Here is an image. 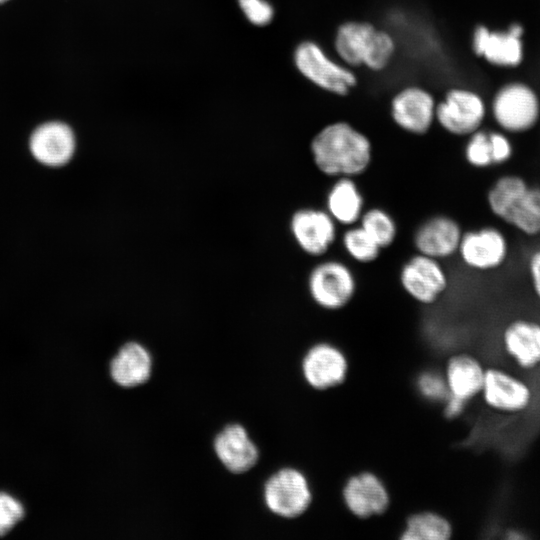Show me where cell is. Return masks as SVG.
I'll use <instances>...</instances> for the list:
<instances>
[{
  "instance_id": "cell-31",
  "label": "cell",
  "mask_w": 540,
  "mask_h": 540,
  "mask_svg": "<svg viewBox=\"0 0 540 540\" xmlns=\"http://www.w3.org/2000/svg\"><path fill=\"white\" fill-rule=\"evenodd\" d=\"M488 135L493 167L509 163L514 156V147L507 133L490 131Z\"/></svg>"
},
{
  "instance_id": "cell-26",
  "label": "cell",
  "mask_w": 540,
  "mask_h": 540,
  "mask_svg": "<svg viewBox=\"0 0 540 540\" xmlns=\"http://www.w3.org/2000/svg\"><path fill=\"white\" fill-rule=\"evenodd\" d=\"M383 250L392 246L398 235L393 216L383 208L365 209L358 223Z\"/></svg>"
},
{
  "instance_id": "cell-32",
  "label": "cell",
  "mask_w": 540,
  "mask_h": 540,
  "mask_svg": "<svg viewBox=\"0 0 540 540\" xmlns=\"http://www.w3.org/2000/svg\"><path fill=\"white\" fill-rule=\"evenodd\" d=\"M238 2L246 18L255 25H266L273 18V7L265 0H238Z\"/></svg>"
},
{
  "instance_id": "cell-10",
  "label": "cell",
  "mask_w": 540,
  "mask_h": 540,
  "mask_svg": "<svg viewBox=\"0 0 540 540\" xmlns=\"http://www.w3.org/2000/svg\"><path fill=\"white\" fill-rule=\"evenodd\" d=\"M290 232L305 254L321 258L336 241L337 223L325 209L304 207L292 214Z\"/></svg>"
},
{
  "instance_id": "cell-22",
  "label": "cell",
  "mask_w": 540,
  "mask_h": 540,
  "mask_svg": "<svg viewBox=\"0 0 540 540\" xmlns=\"http://www.w3.org/2000/svg\"><path fill=\"white\" fill-rule=\"evenodd\" d=\"M152 372V358L148 350L137 342L123 345L110 364L115 383L131 388L145 383Z\"/></svg>"
},
{
  "instance_id": "cell-28",
  "label": "cell",
  "mask_w": 540,
  "mask_h": 540,
  "mask_svg": "<svg viewBox=\"0 0 540 540\" xmlns=\"http://www.w3.org/2000/svg\"><path fill=\"white\" fill-rule=\"evenodd\" d=\"M466 163L477 170L493 167L488 132L479 129L468 136L464 147Z\"/></svg>"
},
{
  "instance_id": "cell-36",
  "label": "cell",
  "mask_w": 540,
  "mask_h": 540,
  "mask_svg": "<svg viewBox=\"0 0 540 540\" xmlns=\"http://www.w3.org/2000/svg\"><path fill=\"white\" fill-rule=\"evenodd\" d=\"M5 1H7V0H0V3L5 2Z\"/></svg>"
},
{
  "instance_id": "cell-11",
  "label": "cell",
  "mask_w": 540,
  "mask_h": 540,
  "mask_svg": "<svg viewBox=\"0 0 540 540\" xmlns=\"http://www.w3.org/2000/svg\"><path fill=\"white\" fill-rule=\"evenodd\" d=\"M345 353L330 342L310 346L301 361L305 382L313 389L324 391L341 385L348 374Z\"/></svg>"
},
{
  "instance_id": "cell-14",
  "label": "cell",
  "mask_w": 540,
  "mask_h": 540,
  "mask_svg": "<svg viewBox=\"0 0 540 540\" xmlns=\"http://www.w3.org/2000/svg\"><path fill=\"white\" fill-rule=\"evenodd\" d=\"M506 357L522 371L540 368V321L529 317L511 319L501 332Z\"/></svg>"
},
{
  "instance_id": "cell-2",
  "label": "cell",
  "mask_w": 540,
  "mask_h": 540,
  "mask_svg": "<svg viewBox=\"0 0 540 540\" xmlns=\"http://www.w3.org/2000/svg\"><path fill=\"white\" fill-rule=\"evenodd\" d=\"M335 49L348 65L381 70L389 63L395 44L392 37L366 22H346L335 36Z\"/></svg>"
},
{
  "instance_id": "cell-29",
  "label": "cell",
  "mask_w": 540,
  "mask_h": 540,
  "mask_svg": "<svg viewBox=\"0 0 540 540\" xmlns=\"http://www.w3.org/2000/svg\"><path fill=\"white\" fill-rule=\"evenodd\" d=\"M416 387L421 396L433 402H444L449 395L444 374L436 370L420 373L416 380Z\"/></svg>"
},
{
  "instance_id": "cell-19",
  "label": "cell",
  "mask_w": 540,
  "mask_h": 540,
  "mask_svg": "<svg viewBox=\"0 0 540 540\" xmlns=\"http://www.w3.org/2000/svg\"><path fill=\"white\" fill-rule=\"evenodd\" d=\"M485 369L481 360L472 354L453 355L443 372L449 395L466 403L480 396Z\"/></svg>"
},
{
  "instance_id": "cell-7",
  "label": "cell",
  "mask_w": 540,
  "mask_h": 540,
  "mask_svg": "<svg viewBox=\"0 0 540 540\" xmlns=\"http://www.w3.org/2000/svg\"><path fill=\"white\" fill-rule=\"evenodd\" d=\"M492 112L498 126L509 134L529 132L540 117L536 95L522 84H511L500 90L493 102Z\"/></svg>"
},
{
  "instance_id": "cell-3",
  "label": "cell",
  "mask_w": 540,
  "mask_h": 540,
  "mask_svg": "<svg viewBox=\"0 0 540 540\" xmlns=\"http://www.w3.org/2000/svg\"><path fill=\"white\" fill-rule=\"evenodd\" d=\"M313 302L327 311L346 307L357 292V280L351 268L338 259H324L312 267L307 279Z\"/></svg>"
},
{
  "instance_id": "cell-17",
  "label": "cell",
  "mask_w": 540,
  "mask_h": 540,
  "mask_svg": "<svg viewBox=\"0 0 540 540\" xmlns=\"http://www.w3.org/2000/svg\"><path fill=\"white\" fill-rule=\"evenodd\" d=\"M435 110L433 97L418 87L400 91L391 105L394 122L404 131L415 135L428 132L435 119Z\"/></svg>"
},
{
  "instance_id": "cell-6",
  "label": "cell",
  "mask_w": 540,
  "mask_h": 540,
  "mask_svg": "<svg viewBox=\"0 0 540 540\" xmlns=\"http://www.w3.org/2000/svg\"><path fill=\"white\" fill-rule=\"evenodd\" d=\"M264 500L272 513L290 519L308 510L313 500V492L302 471L286 467L275 472L266 481Z\"/></svg>"
},
{
  "instance_id": "cell-23",
  "label": "cell",
  "mask_w": 540,
  "mask_h": 540,
  "mask_svg": "<svg viewBox=\"0 0 540 540\" xmlns=\"http://www.w3.org/2000/svg\"><path fill=\"white\" fill-rule=\"evenodd\" d=\"M522 174L508 172L499 175L486 191L485 202L490 214L506 225L509 216L530 186Z\"/></svg>"
},
{
  "instance_id": "cell-16",
  "label": "cell",
  "mask_w": 540,
  "mask_h": 540,
  "mask_svg": "<svg viewBox=\"0 0 540 540\" xmlns=\"http://www.w3.org/2000/svg\"><path fill=\"white\" fill-rule=\"evenodd\" d=\"M76 141L72 129L63 122L51 121L39 125L31 134L29 148L41 164L58 167L73 157Z\"/></svg>"
},
{
  "instance_id": "cell-5",
  "label": "cell",
  "mask_w": 540,
  "mask_h": 540,
  "mask_svg": "<svg viewBox=\"0 0 540 540\" xmlns=\"http://www.w3.org/2000/svg\"><path fill=\"white\" fill-rule=\"evenodd\" d=\"M457 255L473 271H496L508 261L510 242L500 227L484 225L463 232Z\"/></svg>"
},
{
  "instance_id": "cell-30",
  "label": "cell",
  "mask_w": 540,
  "mask_h": 540,
  "mask_svg": "<svg viewBox=\"0 0 540 540\" xmlns=\"http://www.w3.org/2000/svg\"><path fill=\"white\" fill-rule=\"evenodd\" d=\"M23 505L13 496L0 492V536L7 534L24 517Z\"/></svg>"
},
{
  "instance_id": "cell-13",
  "label": "cell",
  "mask_w": 540,
  "mask_h": 540,
  "mask_svg": "<svg viewBox=\"0 0 540 540\" xmlns=\"http://www.w3.org/2000/svg\"><path fill=\"white\" fill-rule=\"evenodd\" d=\"M463 232L453 217L433 215L415 229L413 246L417 253L442 261L457 254Z\"/></svg>"
},
{
  "instance_id": "cell-33",
  "label": "cell",
  "mask_w": 540,
  "mask_h": 540,
  "mask_svg": "<svg viewBox=\"0 0 540 540\" xmlns=\"http://www.w3.org/2000/svg\"><path fill=\"white\" fill-rule=\"evenodd\" d=\"M527 272L534 297L540 302V246L531 251L527 258Z\"/></svg>"
},
{
  "instance_id": "cell-15",
  "label": "cell",
  "mask_w": 540,
  "mask_h": 540,
  "mask_svg": "<svg viewBox=\"0 0 540 540\" xmlns=\"http://www.w3.org/2000/svg\"><path fill=\"white\" fill-rule=\"evenodd\" d=\"M342 499L348 511L362 519L383 514L390 504L385 483L369 471L359 472L346 480Z\"/></svg>"
},
{
  "instance_id": "cell-27",
  "label": "cell",
  "mask_w": 540,
  "mask_h": 540,
  "mask_svg": "<svg viewBox=\"0 0 540 540\" xmlns=\"http://www.w3.org/2000/svg\"><path fill=\"white\" fill-rule=\"evenodd\" d=\"M341 243L346 254L360 264L375 262L382 251L379 245L359 224L346 227L341 237Z\"/></svg>"
},
{
  "instance_id": "cell-4",
  "label": "cell",
  "mask_w": 540,
  "mask_h": 540,
  "mask_svg": "<svg viewBox=\"0 0 540 540\" xmlns=\"http://www.w3.org/2000/svg\"><path fill=\"white\" fill-rule=\"evenodd\" d=\"M480 396L489 409L505 415L528 411L535 398L529 382L499 366L486 367Z\"/></svg>"
},
{
  "instance_id": "cell-34",
  "label": "cell",
  "mask_w": 540,
  "mask_h": 540,
  "mask_svg": "<svg viewBox=\"0 0 540 540\" xmlns=\"http://www.w3.org/2000/svg\"><path fill=\"white\" fill-rule=\"evenodd\" d=\"M443 403H444V412L446 416L450 418H454L461 415L468 404L465 401L458 399L456 397H453L451 395H448V397L445 399Z\"/></svg>"
},
{
  "instance_id": "cell-12",
  "label": "cell",
  "mask_w": 540,
  "mask_h": 540,
  "mask_svg": "<svg viewBox=\"0 0 540 540\" xmlns=\"http://www.w3.org/2000/svg\"><path fill=\"white\" fill-rule=\"evenodd\" d=\"M485 113V105L477 94L453 89L436 106L435 119L448 133L469 136L481 129Z\"/></svg>"
},
{
  "instance_id": "cell-21",
  "label": "cell",
  "mask_w": 540,
  "mask_h": 540,
  "mask_svg": "<svg viewBox=\"0 0 540 540\" xmlns=\"http://www.w3.org/2000/svg\"><path fill=\"white\" fill-rule=\"evenodd\" d=\"M324 209L337 225L358 224L365 211V201L355 178H335L326 194Z\"/></svg>"
},
{
  "instance_id": "cell-8",
  "label": "cell",
  "mask_w": 540,
  "mask_h": 540,
  "mask_svg": "<svg viewBox=\"0 0 540 540\" xmlns=\"http://www.w3.org/2000/svg\"><path fill=\"white\" fill-rule=\"evenodd\" d=\"M294 60L302 75L326 91L345 95L356 84L352 71L330 59L314 42L298 45Z\"/></svg>"
},
{
  "instance_id": "cell-24",
  "label": "cell",
  "mask_w": 540,
  "mask_h": 540,
  "mask_svg": "<svg viewBox=\"0 0 540 540\" xmlns=\"http://www.w3.org/2000/svg\"><path fill=\"white\" fill-rule=\"evenodd\" d=\"M506 226L528 238L540 237V185L530 184L513 208Z\"/></svg>"
},
{
  "instance_id": "cell-20",
  "label": "cell",
  "mask_w": 540,
  "mask_h": 540,
  "mask_svg": "<svg viewBox=\"0 0 540 540\" xmlns=\"http://www.w3.org/2000/svg\"><path fill=\"white\" fill-rule=\"evenodd\" d=\"M214 449L221 463L233 473H243L258 460V450L244 427L232 424L215 438Z\"/></svg>"
},
{
  "instance_id": "cell-35",
  "label": "cell",
  "mask_w": 540,
  "mask_h": 540,
  "mask_svg": "<svg viewBox=\"0 0 540 540\" xmlns=\"http://www.w3.org/2000/svg\"><path fill=\"white\" fill-rule=\"evenodd\" d=\"M507 534H508L507 538L512 539V540L527 538V536L520 529H516V528H512L508 530Z\"/></svg>"
},
{
  "instance_id": "cell-25",
  "label": "cell",
  "mask_w": 540,
  "mask_h": 540,
  "mask_svg": "<svg viewBox=\"0 0 540 540\" xmlns=\"http://www.w3.org/2000/svg\"><path fill=\"white\" fill-rule=\"evenodd\" d=\"M452 534L453 527L447 518L433 511H421L408 517L400 539L448 540Z\"/></svg>"
},
{
  "instance_id": "cell-1",
  "label": "cell",
  "mask_w": 540,
  "mask_h": 540,
  "mask_svg": "<svg viewBox=\"0 0 540 540\" xmlns=\"http://www.w3.org/2000/svg\"><path fill=\"white\" fill-rule=\"evenodd\" d=\"M310 151L318 171L334 179L362 175L373 158L369 138L343 121L322 128L313 137Z\"/></svg>"
},
{
  "instance_id": "cell-9",
  "label": "cell",
  "mask_w": 540,
  "mask_h": 540,
  "mask_svg": "<svg viewBox=\"0 0 540 540\" xmlns=\"http://www.w3.org/2000/svg\"><path fill=\"white\" fill-rule=\"evenodd\" d=\"M399 282L414 301L431 305L447 290L448 275L441 261L416 253L401 266Z\"/></svg>"
},
{
  "instance_id": "cell-18",
  "label": "cell",
  "mask_w": 540,
  "mask_h": 540,
  "mask_svg": "<svg viewBox=\"0 0 540 540\" xmlns=\"http://www.w3.org/2000/svg\"><path fill=\"white\" fill-rule=\"evenodd\" d=\"M522 32V27L517 24L507 32H494L479 26L474 32L473 49L494 65L516 66L522 59Z\"/></svg>"
}]
</instances>
